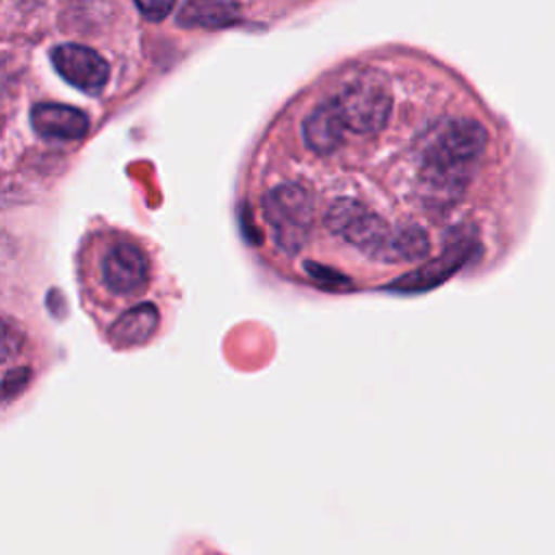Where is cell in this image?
Listing matches in <instances>:
<instances>
[{
    "label": "cell",
    "mask_w": 555,
    "mask_h": 555,
    "mask_svg": "<svg viewBox=\"0 0 555 555\" xmlns=\"http://www.w3.org/2000/svg\"><path fill=\"white\" fill-rule=\"evenodd\" d=\"M486 139L483 126L473 119L447 121L429 137L423 154V178L434 199L444 204L462 193L486 150Z\"/></svg>",
    "instance_id": "6da1fadb"
},
{
    "label": "cell",
    "mask_w": 555,
    "mask_h": 555,
    "mask_svg": "<svg viewBox=\"0 0 555 555\" xmlns=\"http://www.w3.org/2000/svg\"><path fill=\"white\" fill-rule=\"evenodd\" d=\"M325 228L356 247L371 260L395 264V241L397 230L390 223L362 204L356 197H338L325 208Z\"/></svg>",
    "instance_id": "7a4b0ae2"
},
{
    "label": "cell",
    "mask_w": 555,
    "mask_h": 555,
    "mask_svg": "<svg viewBox=\"0 0 555 555\" xmlns=\"http://www.w3.org/2000/svg\"><path fill=\"white\" fill-rule=\"evenodd\" d=\"M262 208L278 249L288 256L301 251L314 228V197L310 189L299 182L280 184L264 195Z\"/></svg>",
    "instance_id": "3957f363"
},
{
    "label": "cell",
    "mask_w": 555,
    "mask_h": 555,
    "mask_svg": "<svg viewBox=\"0 0 555 555\" xmlns=\"http://www.w3.org/2000/svg\"><path fill=\"white\" fill-rule=\"evenodd\" d=\"M332 104L336 106L345 128L360 134L379 132L390 115V93L384 85L369 78H358L343 87L332 98Z\"/></svg>",
    "instance_id": "277c9868"
},
{
    "label": "cell",
    "mask_w": 555,
    "mask_h": 555,
    "mask_svg": "<svg viewBox=\"0 0 555 555\" xmlns=\"http://www.w3.org/2000/svg\"><path fill=\"white\" fill-rule=\"evenodd\" d=\"M52 63L56 72L87 93H100L108 80L106 61L91 48L78 43H63L52 50Z\"/></svg>",
    "instance_id": "5b68a950"
},
{
    "label": "cell",
    "mask_w": 555,
    "mask_h": 555,
    "mask_svg": "<svg viewBox=\"0 0 555 555\" xmlns=\"http://www.w3.org/2000/svg\"><path fill=\"white\" fill-rule=\"evenodd\" d=\"M147 275V258L134 243H117L106 251L102 262V278L111 293L134 295L145 288Z\"/></svg>",
    "instance_id": "8992f818"
},
{
    "label": "cell",
    "mask_w": 555,
    "mask_h": 555,
    "mask_svg": "<svg viewBox=\"0 0 555 555\" xmlns=\"http://www.w3.org/2000/svg\"><path fill=\"white\" fill-rule=\"evenodd\" d=\"M477 247V241L470 232L457 230L449 236L444 254H440L438 258L429 260L425 267H421L418 271H412L403 278H399L395 282L397 288L401 291H423V288H431L438 282L447 280L453 271H457L466 258L473 254V249Z\"/></svg>",
    "instance_id": "52a82bcc"
},
{
    "label": "cell",
    "mask_w": 555,
    "mask_h": 555,
    "mask_svg": "<svg viewBox=\"0 0 555 555\" xmlns=\"http://www.w3.org/2000/svg\"><path fill=\"white\" fill-rule=\"evenodd\" d=\"M33 128L43 139L54 141H78L89 130V119L82 111L63 104H35L30 111Z\"/></svg>",
    "instance_id": "ba28073f"
},
{
    "label": "cell",
    "mask_w": 555,
    "mask_h": 555,
    "mask_svg": "<svg viewBox=\"0 0 555 555\" xmlns=\"http://www.w3.org/2000/svg\"><path fill=\"white\" fill-rule=\"evenodd\" d=\"M345 124L332 100L319 104L304 121V139L310 150L327 154L336 150L345 137Z\"/></svg>",
    "instance_id": "9c48e42d"
},
{
    "label": "cell",
    "mask_w": 555,
    "mask_h": 555,
    "mask_svg": "<svg viewBox=\"0 0 555 555\" xmlns=\"http://www.w3.org/2000/svg\"><path fill=\"white\" fill-rule=\"evenodd\" d=\"M158 325V310L154 304H139L126 310L108 330V338L117 347H134L145 343Z\"/></svg>",
    "instance_id": "30bf717a"
},
{
    "label": "cell",
    "mask_w": 555,
    "mask_h": 555,
    "mask_svg": "<svg viewBox=\"0 0 555 555\" xmlns=\"http://www.w3.org/2000/svg\"><path fill=\"white\" fill-rule=\"evenodd\" d=\"M238 20V7L230 0H186L178 24L186 28H223Z\"/></svg>",
    "instance_id": "8fae6325"
},
{
    "label": "cell",
    "mask_w": 555,
    "mask_h": 555,
    "mask_svg": "<svg viewBox=\"0 0 555 555\" xmlns=\"http://www.w3.org/2000/svg\"><path fill=\"white\" fill-rule=\"evenodd\" d=\"M429 254V238L418 225H403L397 230L395 241V264L397 262H418Z\"/></svg>",
    "instance_id": "7c38bea8"
},
{
    "label": "cell",
    "mask_w": 555,
    "mask_h": 555,
    "mask_svg": "<svg viewBox=\"0 0 555 555\" xmlns=\"http://www.w3.org/2000/svg\"><path fill=\"white\" fill-rule=\"evenodd\" d=\"M22 345H24L22 330L13 321L0 317V362H7L13 356H17Z\"/></svg>",
    "instance_id": "4fadbf2b"
},
{
    "label": "cell",
    "mask_w": 555,
    "mask_h": 555,
    "mask_svg": "<svg viewBox=\"0 0 555 555\" xmlns=\"http://www.w3.org/2000/svg\"><path fill=\"white\" fill-rule=\"evenodd\" d=\"M134 4L152 22L165 20L173 9V0H134Z\"/></svg>",
    "instance_id": "5bb4252c"
},
{
    "label": "cell",
    "mask_w": 555,
    "mask_h": 555,
    "mask_svg": "<svg viewBox=\"0 0 555 555\" xmlns=\"http://www.w3.org/2000/svg\"><path fill=\"white\" fill-rule=\"evenodd\" d=\"M26 379H28V369L11 371V373L7 375V379H4V384H2V395H4V392H9V395L20 392V388L26 384Z\"/></svg>",
    "instance_id": "9a60e30c"
}]
</instances>
